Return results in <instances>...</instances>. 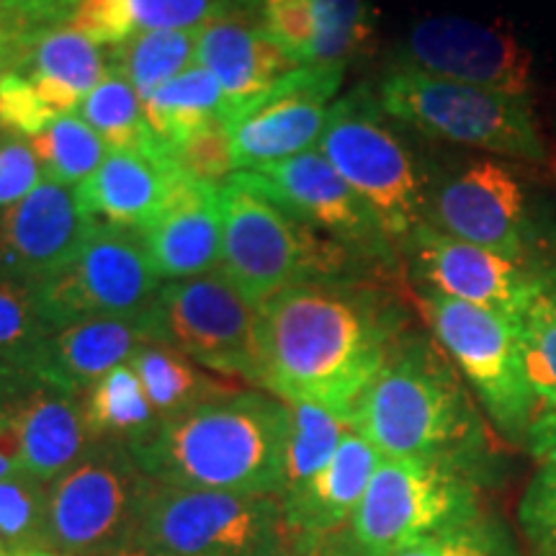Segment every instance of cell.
Listing matches in <instances>:
<instances>
[{
    "mask_svg": "<svg viewBox=\"0 0 556 556\" xmlns=\"http://www.w3.org/2000/svg\"><path fill=\"white\" fill-rule=\"evenodd\" d=\"M289 426V402L268 392L232 389L160 420L129 451L160 484L276 497Z\"/></svg>",
    "mask_w": 556,
    "mask_h": 556,
    "instance_id": "obj_2",
    "label": "cell"
},
{
    "mask_svg": "<svg viewBox=\"0 0 556 556\" xmlns=\"http://www.w3.org/2000/svg\"><path fill=\"white\" fill-rule=\"evenodd\" d=\"M199 31H137L109 50V65L127 78L139 99H150L165 83L197 65Z\"/></svg>",
    "mask_w": 556,
    "mask_h": 556,
    "instance_id": "obj_31",
    "label": "cell"
},
{
    "mask_svg": "<svg viewBox=\"0 0 556 556\" xmlns=\"http://www.w3.org/2000/svg\"><path fill=\"white\" fill-rule=\"evenodd\" d=\"M384 458H464L479 441L477 415L456 371L420 336H400L351 413Z\"/></svg>",
    "mask_w": 556,
    "mask_h": 556,
    "instance_id": "obj_3",
    "label": "cell"
},
{
    "mask_svg": "<svg viewBox=\"0 0 556 556\" xmlns=\"http://www.w3.org/2000/svg\"><path fill=\"white\" fill-rule=\"evenodd\" d=\"M539 281L536 296L528 302L516 330L528 384L544 405L556 402V270L539 276Z\"/></svg>",
    "mask_w": 556,
    "mask_h": 556,
    "instance_id": "obj_34",
    "label": "cell"
},
{
    "mask_svg": "<svg viewBox=\"0 0 556 556\" xmlns=\"http://www.w3.org/2000/svg\"><path fill=\"white\" fill-rule=\"evenodd\" d=\"M26 142L39 160L41 176L70 189L86 184L109 155L103 139L78 114L60 116Z\"/></svg>",
    "mask_w": 556,
    "mask_h": 556,
    "instance_id": "obj_33",
    "label": "cell"
},
{
    "mask_svg": "<svg viewBox=\"0 0 556 556\" xmlns=\"http://www.w3.org/2000/svg\"><path fill=\"white\" fill-rule=\"evenodd\" d=\"M381 458L384 456L356 428L348 430L328 467L281 503L289 536L319 539L351 523Z\"/></svg>",
    "mask_w": 556,
    "mask_h": 556,
    "instance_id": "obj_24",
    "label": "cell"
},
{
    "mask_svg": "<svg viewBox=\"0 0 556 556\" xmlns=\"http://www.w3.org/2000/svg\"><path fill=\"white\" fill-rule=\"evenodd\" d=\"M3 556H58L50 548H29V552H5Z\"/></svg>",
    "mask_w": 556,
    "mask_h": 556,
    "instance_id": "obj_49",
    "label": "cell"
},
{
    "mask_svg": "<svg viewBox=\"0 0 556 556\" xmlns=\"http://www.w3.org/2000/svg\"><path fill=\"white\" fill-rule=\"evenodd\" d=\"M291 544L274 495L191 490L152 479L129 546L168 556H287Z\"/></svg>",
    "mask_w": 556,
    "mask_h": 556,
    "instance_id": "obj_7",
    "label": "cell"
},
{
    "mask_svg": "<svg viewBox=\"0 0 556 556\" xmlns=\"http://www.w3.org/2000/svg\"><path fill=\"white\" fill-rule=\"evenodd\" d=\"M114 556H168V554H157V552H150V548H139V546H124Z\"/></svg>",
    "mask_w": 556,
    "mask_h": 556,
    "instance_id": "obj_48",
    "label": "cell"
},
{
    "mask_svg": "<svg viewBox=\"0 0 556 556\" xmlns=\"http://www.w3.org/2000/svg\"><path fill=\"white\" fill-rule=\"evenodd\" d=\"M405 250L409 270L422 289L497 312L513 325H518L541 283L539 276L520 268L518 261L451 238L428 222L413 229Z\"/></svg>",
    "mask_w": 556,
    "mask_h": 556,
    "instance_id": "obj_16",
    "label": "cell"
},
{
    "mask_svg": "<svg viewBox=\"0 0 556 556\" xmlns=\"http://www.w3.org/2000/svg\"><path fill=\"white\" fill-rule=\"evenodd\" d=\"M47 332L50 325L41 317L37 281L0 274V366L31 371Z\"/></svg>",
    "mask_w": 556,
    "mask_h": 556,
    "instance_id": "obj_35",
    "label": "cell"
},
{
    "mask_svg": "<svg viewBox=\"0 0 556 556\" xmlns=\"http://www.w3.org/2000/svg\"><path fill=\"white\" fill-rule=\"evenodd\" d=\"M160 281L217 270L222 261L219 186L180 176L157 217L142 229Z\"/></svg>",
    "mask_w": 556,
    "mask_h": 556,
    "instance_id": "obj_21",
    "label": "cell"
},
{
    "mask_svg": "<svg viewBox=\"0 0 556 556\" xmlns=\"http://www.w3.org/2000/svg\"><path fill=\"white\" fill-rule=\"evenodd\" d=\"M428 225L518 261L526 248V193L495 160H471L430 184Z\"/></svg>",
    "mask_w": 556,
    "mask_h": 556,
    "instance_id": "obj_17",
    "label": "cell"
},
{
    "mask_svg": "<svg viewBox=\"0 0 556 556\" xmlns=\"http://www.w3.org/2000/svg\"><path fill=\"white\" fill-rule=\"evenodd\" d=\"M479 520L477 482L464 458H381L351 536L366 556H394L415 541Z\"/></svg>",
    "mask_w": 556,
    "mask_h": 556,
    "instance_id": "obj_8",
    "label": "cell"
},
{
    "mask_svg": "<svg viewBox=\"0 0 556 556\" xmlns=\"http://www.w3.org/2000/svg\"><path fill=\"white\" fill-rule=\"evenodd\" d=\"M235 178L266 193L278 206L345 245L361 261L389 263L392 258V240L377 214L317 148L263 168L238 170Z\"/></svg>",
    "mask_w": 556,
    "mask_h": 556,
    "instance_id": "obj_14",
    "label": "cell"
},
{
    "mask_svg": "<svg viewBox=\"0 0 556 556\" xmlns=\"http://www.w3.org/2000/svg\"><path fill=\"white\" fill-rule=\"evenodd\" d=\"M39 160L21 137L0 131V212L18 204L41 184Z\"/></svg>",
    "mask_w": 556,
    "mask_h": 556,
    "instance_id": "obj_44",
    "label": "cell"
},
{
    "mask_svg": "<svg viewBox=\"0 0 556 556\" xmlns=\"http://www.w3.org/2000/svg\"><path fill=\"white\" fill-rule=\"evenodd\" d=\"M291 407V426L283 456V479L278 503L294 497L330 464L353 422L328 407L299 402Z\"/></svg>",
    "mask_w": 556,
    "mask_h": 556,
    "instance_id": "obj_29",
    "label": "cell"
},
{
    "mask_svg": "<svg viewBox=\"0 0 556 556\" xmlns=\"http://www.w3.org/2000/svg\"><path fill=\"white\" fill-rule=\"evenodd\" d=\"M392 122L377 93L358 86L330 106L317 150L377 214L389 240L405 242L428 222L430 178Z\"/></svg>",
    "mask_w": 556,
    "mask_h": 556,
    "instance_id": "obj_6",
    "label": "cell"
},
{
    "mask_svg": "<svg viewBox=\"0 0 556 556\" xmlns=\"http://www.w3.org/2000/svg\"><path fill=\"white\" fill-rule=\"evenodd\" d=\"M402 336L394 304L353 281L302 283L261 304V389L289 405L353 407Z\"/></svg>",
    "mask_w": 556,
    "mask_h": 556,
    "instance_id": "obj_1",
    "label": "cell"
},
{
    "mask_svg": "<svg viewBox=\"0 0 556 556\" xmlns=\"http://www.w3.org/2000/svg\"><path fill=\"white\" fill-rule=\"evenodd\" d=\"M394 65L518 99L533 90V52L523 39L505 24L464 16L417 21L394 50Z\"/></svg>",
    "mask_w": 556,
    "mask_h": 556,
    "instance_id": "obj_13",
    "label": "cell"
},
{
    "mask_svg": "<svg viewBox=\"0 0 556 556\" xmlns=\"http://www.w3.org/2000/svg\"><path fill=\"white\" fill-rule=\"evenodd\" d=\"M37 374L16 366H0V479L21 469L18 405Z\"/></svg>",
    "mask_w": 556,
    "mask_h": 556,
    "instance_id": "obj_43",
    "label": "cell"
},
{
    "mask_svg": "<svg viewBox=\"0 0 556 556\" xmlns=\"http://www.w3.org/2000/svg\"><path fill=\"white\" fill-rule=\"evenodd\" d=\"M54 119L60 116L41 99L37 86L24 73L11 70L0 78V131L31 139L41 135Z\"/></svg>",
    "mask_w": 556,
    "mask_h": 556,
    "instance_id": "obj_40",
    "label": "cell"
},
{
    "mask_svg": "<svg viewBox=\"0 0 556 556\" xmlns=\"http://www.w3.org/2000/svg\"><path fill=\"white\" fill-rule=\"evenodd\" d=\"M240 0H129L137 31H199Z\"/></svg>",
    "mask_w": 556,
    "mask_h": 556,
    "instance_id": "obj_39",
    "label": "cell"
},
{
    "mask_svg": "<svg viewBox=\"0 0 556 556\" xmlns=\"http://www.w3.org/2000/svg\"><path fill=\"white\" fill-rule=\"evenodd\" d=\"M184 176L165 150L109 152L101 168L80 184L83 212L96 225L139 229L150 225Z\"/></svg>",
    "mask_w": 556,
    "mask_h": 556,
    "instance_id": "obj_22",
    "label": "cell"
},
{
    "mask_svg": "<svg viewBox=\"0 0 556 556\" xmlns=\"http://www.w3.org/2000/svg\"><path fill=\"white\" fill-rule=\"evenodd\" d=\"M160 281L139 229L93 225L78 253L37 281L50 330L88 317L142 315L155 307Z\"/></svg>",
    "mask_w": 556,
    "mask_h": 556,
    "instance_id": "obj_12",
    "label": "cell"
},
{
    "mask_svg": "<svg viewBox=\"0 0 556 556\" xmlns=\"http://www.w3.org/2000/svg\"><path fill=\"white\" fill-rule=\"evenodd\" d=\"M93 225L78 191L41 178L18 204L0 212V274L41 281L78 253Z\"/></svg>",
    "mask_w": 556,
    "mask_h": 556,
    "instance_id": "obj_18",
    "label": "cell"
},
{
    "mask_svg": "<svg viewBox=\"0 0 556 556\" xmlns=\"http://www.w3.org/2000/svg\"><path fill=\"white\" fill-rule=\"evenodd\" d=\"M11 70L24 73L58 116L78 114L109 73V50L70 24H54L18 39Z\"/></svg>",
    "mask_w": 556,
    "mask_h": 556,
    "instance_id": "obj_23",
    "label": "cell"
},
{
    "mask_svg": "<svg viewBox=\"0 0 556 556\" xmlns=\"http://www.w3.org/2000/svg\"><path fill=\"white\" fill-rule=\"evenodd\" d=\"M377 99L394 122L430 139L484 150L526 165L552 163L531 99L464 86L400 65L379 83Z\"/></svg>",
    "mask_w": 556,
    "mask_h": 556,
    "instance_id": "obj_5",
    "label": "cell"
},
{
    "mask_svg": "<svg viewBox=\"0 0 556 556\" xmlns=\"http://www.w3.org/2000/svg\"><path fill=\"white\" fill-rule=\"evenodd\" d=\"M345 67L302 65L283 75L261 99L227 116L238 170H253L315 150Z\"/></svg>",
    "mask_w": 556,
    "mask_h": 556,
    "instance_id": "obj_15",
    "label": "cell"
},
{
    "mask_svg": "<svg viewBox=\"0 0 556 556\" xmlns=\"http://www.w3.org/2000/svg\"><path fill=\"white\" fill-rule=\"evenodd\" d=\"M114 3H122V0H80L78 5H83V9H99V5H114Z\"/></svg>",
    "mask_w": 556,
    "mask_h": 556,
    "instance_id": "obj_50",
    "label": "cell"
},
{
    "mask_svg": "<svg viewBox=\"0 0 556 556\" xmlns=\"http://www.w3.org/2000/svg\"><path fill=\"white\" fill-rule=\"evenodd\" d=\"M415 302L500 433L507 441H526L539 397L528 384L516 325L497 312L433 289L417 291Z\"/></svg>",
    "mask_w": 556,
    "mask_h": 556,
    "instance_id": "obj_9",
    "label": "cell"
},
{
    "mask_svg": "<svg viewBox=\"0 0 556 556\" xmlns=\"http://www.w3.org/2000/svg\"><path fill=\"white\" fill-rule=\"evenodd\" d=\"M80 0H0V18L18 37L45 29V26L67 24Z\"/></svg>",
    "mask_w": 556,
    "mask_h": 556,
    "instance_id": "obj_45",
    "label": "cell"
},
{
    "mask_svg": "<svg viewBox=\"0 0 556 556\" xmlns=\"http://www.w3.org/2000/svg\"><path fill=\"white\" fill-rule=\"evenodd\" d=\"M21 471L54 482L93 446L88 438L78 394L37 377L18 405Z\"/></svg>",
    "mask_w": 556,
    "mask_h": 556,
    "instance_id": "obj_25",
    "label": "cell"
},
{
    "mask_svg": "<svg viewBox=\"0 0 556 556\" xmlns=\"http://www.w3.org/2000/svg\"><path fill=\"white\" fill-rule=\"evenodd\" d=\"M80 409L90 443L135 446L160 422L131 364L116 366L88 387L80 394Z\"/></svg>",
    "mask_w": 556,
    "mask_h": 556,
    "instance_id": "obj_27",
    "label": "cell"
},
{
    "mask_svg": "<svg viewBox=\"0 0 556 556\" xmlns=\"http://www.w3.org/2000/svg\"><path fill=\"white\" fill-rule=\"evenodd\" d=\"M528 451L536 462L556 464V402H544L533 415L531 428H528Z\"/></svg>",
    "mask_w": 556,
    "mask_h": 556,
    "instance_id": "obj_46",
    "label": "cell"
},
{
    "mask_svg": "<svg viewBox=\"0 0 556 556\" xmlns=\"http://www.w3.org/2000/svg\"><path fill=\"white\" fill-rule=\"evenodd\" d=\"M152 315L160 343L219 377L261 384V307L219 268L163 283Z\"/></svg>",
    "mask_w": 556,
    "mask_h": 556,
    "instance_id": "obj_11",
    "label": "cell"
},
{
    "mask_svg": "<svg viewBox=\"0 0 556 556\" xmlns=\"http://www.w3.org/2000/svg\"><path fill=\"white\" fill-rule=\"evenodd\" d=\"M263 29L296 67L312 65L317 39L315 0H255Z\"/></svg>",
    "mask_w": 556,
    "mask_h": 556,
    "instance_id": "obj_38",
    "label": "cell"
},
{
    "mask_svg": "<svg viewBox=\"0 0 556 556\" xmlns=\"http://www.w3.org/2000/svg\"><path fill=\"white\" fill-rule=\"evenodd\" d=\"M317 39L312 65L345 67L371 58L379 39V9L371 0H315Z\"/></svg>",
    "mask_w": 556,
    "mask_h": 556,
    "instance_id": "obj_32",
    "label": "cell"
},
{
    "mask_svg": "<svg viewBox=\"0 0 556 556\" xmlns=\"http://www.w3.org/2000/svg\"><path fill=\"white\" fill-rule=\"evenodd\" d=\"M197 62L222 86L227 116L261 99L296 67L263 29L255 0H240L201 26Z\"/></svg>",
    "mask_w": 556,
    "mask_h": 556,
    "instance_id": "obj_20",
    "label": "cell"
},
{
    "mask_svg": "<svg viewBox=\"0 0 556 556\" xmlns=\"http://www.w3.org/2000/svg\"><path fill=\"white\" fill-rule=\"evenodd\" d=\"M287 556H366L351 533H328L319 539H291Z\"/></svg>",
    "mask_w": 556,
    "mask_h": 556,
    "instance_id": "obj_47",
    "label": "cell"
},
{
    "mask_svg": "<svg viewBox=\"0 0 556 556\" xmlns=\"http://www.w3.org/2000/svg\"><path fill=\"white\" fill-rule=\"evenodd\" d=\"M394 556H513L507 546L484 523L448 528L443 533L415 541Z\"/></svg>",
    "mask_w": 556,
    "mask_h": 556,
    "instance_id": "obj_42",
    "label": "cell"
},
{
    "mask_svg": "<svg viewBox=\"0 0 556 556\" xmlns=\"http://www.w3.org/2000/svg\"><path fill=\"white\" fill-rule=\"evenodd\" d=\"M142 109L144 119L163 150L173 148L191 131L204 127L206 122L227 116L222 86L199 62L184 70L178 78L160 86L150 99L142 101Z\"/></svg>",
    "mask_w": 556,
    "mask_h": 556,
    "instance_id": "obj_28",
    "label": "cell"
},
{
    "mask_svg": "<svg viewBox=\"0 0 556 556\" xmlns=\"http://www.w3.org/2000/svg\"><path fill=\"white\" fill-rule=\"evenodd\" d=\"M518 520L533 556H556V464H544L528 482Z\"/></svg>",
    "mask_w": 556,
    "mask_h": 556,
    "instance_id": "obj_41",
    "label": "cell"
},
{
    "mask_svg": "<svg viewBox=\"0 0 556 556\" xmlns=\"http://www.w3.org/2000/svg\"><path fill=\"white\" fill-rule=\"evenodd\" d=\"M78 116L103 139L109 152L160 150V142L144 119L142 99L111 65L99 86L83 99Z\"/></svg>",
    "mask_w": 556,
    "mask_h": 556,
    "instance_id": "obj_30",
    "label": "cell"
},
{
    "mask_svg": "<svg viewBox=\"0 0 556 556\" xmlns=\"http://www.w3.org/2000/svg\"><path fill=\"white\" fill-rule=\"evenodd\" d=\"M152 340H157L152 309L142 315L78 319L47 332L31 371L80 397L116 366L129 364L139 348Z\"/></svg>",
    "mask_w": 556,
    "mask_h": 556,
    "instance_id": "obj_19",
    "label": "cell"
},
{
    "mask_svg": "<svg viewBox=\"0 0 556 556\" xmlns=\"http://www.w3.org/2000/svg\"><path fill=\"white\" fill-rule=\"evenodd\" d=\"M47 505L50 484L13 471L0 479V541L5 552L47 548Z\"/></svg>",
    "mask_w": 556,
    "mask_h": 556,
    "instance_id": "obj_36",
    "label": "cell"
},
{
    "mask_svg": "<svg viewBox=\"0 0 556 556\" xmlns=\"http://www.w3.org/2000/svg\"><path fill=\"white\" fill-rule=\"evenodd\" d=\"M5 554V546H3V541H0V556H3Z\"/></svg>",
    "mask_w": 556,
    "mask_h": 556,
    "instance_id": "obj_51",
    "label": "cell"
},
{
    "mask_svg": "<svg viewBox=\"0 0 556 556\" xmlns=\"http://www.w3.org/2000/svg\"><path fill=\"white\" fill-rule=\"evenodd\" d=\"M219 270L253 304L302 283L348 281L361 258L345 245L296 219L235 173L219 186Z\"/></svg>",
    "mask_w": 556,
    "mask_h": 556,
    "instance_id": "obj_4",
    "label": "cell"
},
{
    "mask_svg": "<svg viewBox=\"0 0 556 556\" xmlns=\"http://www.w3.org/2000/svg\"><path fill=\"white\" fill-rule=\"evenodd\" d=\"M165 155L173 160V165L184 176L199 180V184L222 186L232 173H238L225 116L191 131L189 137L165 150Z\"/></svg>",
    "mask_w": 556,
    "mask_h": 556,
    "instance_id": "obj_37",
    "label": "cell"
},
{
    "mask_svg": "<svg viewBox=\"0 0 556 556\" xmlns=\"http://www.w3.org/2000/svg\"><path fill=\"white\" fill-rule=\"evenodd\" d=\"M129 364L142 381L144 394L160 420H168L173 415L238 389L225 379L212 377L206 368L193 364L189 356L160 340L139 348Z\"/></svg>",
    "mask_w": 556,
    "mask_h": 556,
    "instance_id": "obj_26",
    "label": "cell"
},
{
    "mask_svg": "<svg viewBox=\"0 0 556 556\" xmlns=\"http://www.w3.org/2000/svg\"><path fill=\"white\" fill-rule=\"evenodd\" d=\"M152 479L124 443H93L50 482L47 548L58 556H114L129 546Z\"/></svg>",
    "mask_w": 556,
    "mask_h": 556,
    "instance_id": "obj_10",
    "label": "cell"
}]
</instances>
